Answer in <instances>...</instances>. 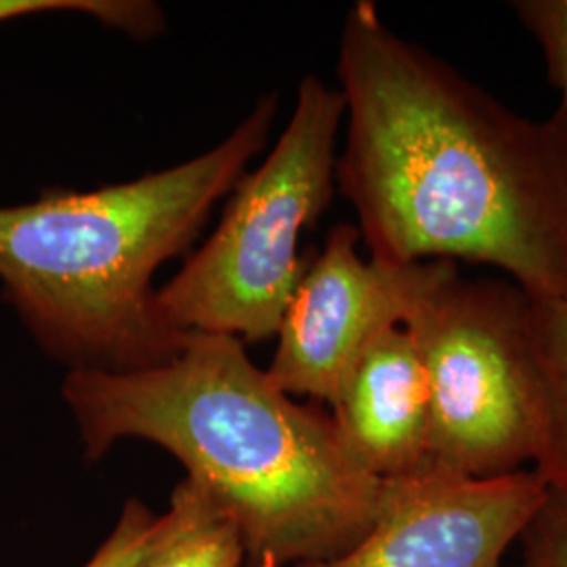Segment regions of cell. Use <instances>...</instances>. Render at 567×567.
Listing matches in <instances>:
<instances>
[{"mask_svg": "<svg viewBox=\"0 0 567 567\" xmlns=\"http://www.w3.org/2000/svg\"><path fill=\"white\" fill-rule=\"evenodd\" d=\"M347 118L337 187L370 259L494 265L532 299L567 301V112H511L398 37L377 7L344 16Z\"/></svg>", "mask_w": 567, "mask_h": 567, "instance_id": "cell-1", "label": "cell"}, {"mask_svg": "<svg viewBox=\"0 0 567 567\" xmlns=\"http://www.w3.org/2000/svg\"><path fill=\"white\" fill-rule=\"evenodd\" d=\"M61 395L89 463L124 440L163 447L229 511L250 566L337 559L377 519L381 480L351 458L330 412L288 395L236 337L194 332L137 372H68Z\"/></svg>", "mask_w": 567, "mask_h": 567, "instance_id": "cell-2", "label": "cell"}, {"mask_svg": "<svg viewBox=\"0 0 567 567\" xmlns=\"http://www.w3.org/2000/svg\"><path fill=\"white\" fill-rule=\"evenodd\" d=\"M276 110L264 95L219 145L140 179L0 206L2 292L47 355L68 372H137L182 351L189 334L164 320L154 276L240 183Z\"/></svg>", "mask_w": 567, "mask_h": 567, "instance_id": "cell-3", "label": "cell"}, {"mask_svg": "<svg viewBox=\"0 0 567 567\" xmlns=\"http://www.w3.org/2000/svg\"><path fill=\"white\" fill-rule=\"evenodd\" d=\"M343 121L341 91L305 76L274 150L234 187L213 236L158 290L164 320L177 332L244 344L276 337L307 267L301 234L334 198Z\"/></svg>", "mask_w": 567, "mask_h": 567, "instance_id": "cell-4", "label": "cell"}, {"mask_svg": "<svg viewBox=\"0 0 567 567\" xmlns=\"http://www.w3.org/2000/svg\"><path fill=\"white\" fill-rule=\"evenodd\" d=\"M526 309L517 286L468 282L456 265L412 307L404 328L425 368L433 465L486 480L532 463Z\"/></svg>", "mask_w": 567, "mask_h": 567, "instance_id": "cell-5", "label": "cell"}, {"mask_svg": "<svg viewBox=\"0 0 567 567\" xmlns=\"http://www.w3.org/2000/svg\"><path fill=\"white\" fill-rule=\"evenodd\" d=\"M355 225L339 224L307 261L284 311L269 379L292 398L332 404L365 347L393 326L456 264L389 265L362 259Z\"/></svg>", "mask_w": 567, "mask_h": 567, "instance_id": "cell-6", "label": "cell"}, {"mask_svg": "<svg viewBox=\"0 0 567 567\" xmlns=\"http://www.w3.org/2000/svg\"><path fill=\"white\" fill-rule=\"evenodd\" d=\"M548 489L536 468L480 480L431 463L381 482L377 519L355 547L295 567H501Z\"/></svg>", "mask_w": 567, "mask_h": 567, "instance_id": "cell-7", "label": "cell"}, {"mask_svg": "<svg viewBox=\"0 0 567 567\" xmlns=\"http://www.w3.org/2000/svg\"><path fill=\"white\" fill-rule=\"evenodd\" d=\"M330 416L347 452L368 475L395 480L431 465V405L425 368L404 326L368 344Z\"/></svg>", "mask_w": 567, "mask_h": 567, "instance_id": "cell-8", "label": "cell"}, {"mask_svg": "<svg viewBox=\"0 0 567 567\" xmlns=\"http://www.w3.org/2000/svg\"><path fill=\"white\" fill-rule=\"evenodd\" d=\"M526 364L536 471L567 498V301L527 297Z\"/></svg>", "mask_w": 567, "mask_h": 567, "instance_id": "cell-9", "label": "cell"}, {"mask_svg": "<svg viewBox=\"0 0 567 567\" xmlns=\"http://www.w3.org/2000/svg\"><path fill=\"white\" fill-rule=\"evenodd\" d=\"M248 564L240 527L210 489L185 477L161 515L143 567H243Z\"/></svg>", "mask_w": 567, "mask_h": 567, "instance_id": "cell-10", "label": "cell"}, {"mask_svg": "<svg viewBox=\"0 0 567 567\" xmlns=\"http://www.w3.org/2000/svg\"><path fill=\"white\" fill-rule=\"evenodd\" d=\"M39 13H82L135 39L158 37L163 9L147 0H0V23Z\"/></svg>", "mask_w": 567, "mask_h": 567, "instance_id": "cell-11", "label": "cell"}, {"mask_svg": "<svg viewBox=\"0 0 567 567\" xmlns=\"http://www.w3.org/2000/svg\"><path fill=\"white\" fill-rule=\"evenodd\" d=\"M158 527L161 515L137 498L126 501L116 526L82 567H143Z\"/></svg>", "mask_w": 567, "mask_h": 567, "instance_id": "cell-12", "label": "cell"}, {"mask_svg": "<svg viewBox=\"0 0 567 567\" xmlns=\"http://www.w3.org/2000/svg\"><path fill=\"white\" fill-rule=\"evenodd\" d=\"M513 9L540 44L548 81L561 91V107L567 112V0H519Z\"/></svg>", "mask_w": 567, "mask_h": 567, "instance_id": "cell-13", "label": "cell"}, {"mask_svg": "<svg viewBox=\"0 0 567 567\" xmlns=\"http://www.w3.org/2000/svg\"><path fill=\"white\" fill-rule=\"evenodd\" d=\"M526 564L567 567V498L548 489L547 501L522 534Z\"/></svg>", "mask_w": 567, "mask_h": 567, "instance_id": "cell-14", "label": "cell"}, {"mask_svg": "<svg viewBox=\"0 0 567 567\" xmlns=\"http://www.w3.org/2000/svg\"><path fill=\"white\" fill-rule=\"evenodd\" d=\"M252 567H280V566H278V564H276V561H274V559H264V561H259V564H257V566H252Z\"/></svg>", "mask_w": 567, "mask_h": 567, "instance_id": "cell-15", "label": "cell"}, {"mask_svg": "<svg viewBox=\"0 0 567 567\" xmlns=\"http://www.w3.org/2000/svg\"><path fill=\"white\" fill-rule=\"evenodd\" d=\"M522 567H532V566H527V564H524V566H522Z\"/></svg>", "mask_w": 567, "mask_h": 567, "instance_id": "cell-16", "label": "cell"}]
</instances>
